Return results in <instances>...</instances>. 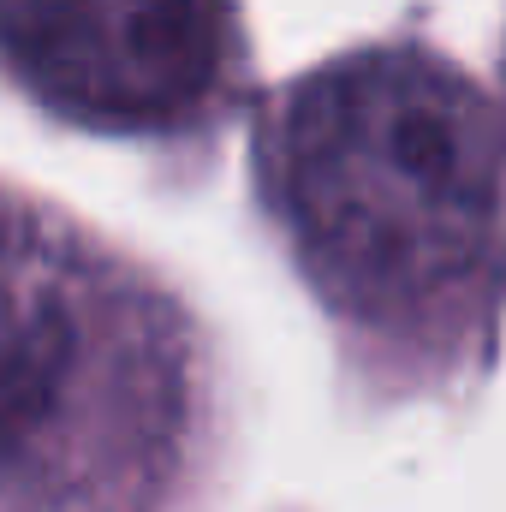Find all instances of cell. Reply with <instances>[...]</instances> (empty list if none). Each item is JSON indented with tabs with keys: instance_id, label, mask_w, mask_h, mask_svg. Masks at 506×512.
Masks as SVG:
<instances>
[{
	"instance_id": "cell-1",
	"label": "cell",
	"mask_w": 506,
	"mask_h": 512,
	"mask_svg": "<svg viewBox=\"0 0 506 512\" xmlns=\"http://www.w3.org/2000/svg\"><path fill=\"white\" fill-rule=\"evenodd\" d=\"M274 191L340 310L423 328L501 245V126L441 60L358 54L280 108Z\"/></svg>"
},
{
	"instance_id": "cell-2",
	"label": "cell",
	"mask_w": 506,
	"mask_h": 512,
	"mask_svg": "<svg viewBox=\"0 0 506 512\" xmlns=\"http://www.w3.org/2000/svg\"><path fill=\"white\" fill-rule=\"evenodd\" d=\"M0 54L30 96L114 131L191 114L221 72L203 0H0Z\"/></svg>"
},
{
	"instance_id": "cell-3",
	"label": "cell",
	"mask_w": 506,
	"mask_h": 512,
	"mask_svg": "<svg viewBox=\"0 0 506 512\" xmlns=\"http://www.w3.org/2000/svg\"><path fill=\"white\" fill-rule=\"evenodd\" d=\"M72 322L60 310L30 316L18 334L0 340V465L42 429V417L54 411L60 382L72 370Z\"/></svg>"
}]
</instances>
